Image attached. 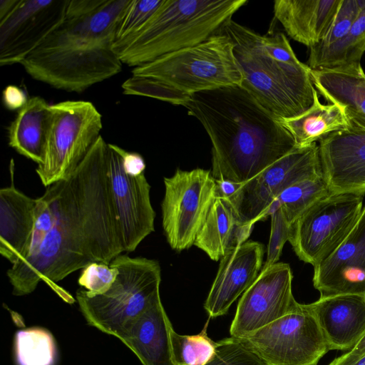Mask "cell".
Listing matches in <instances>:
<instances>
[{"label":"cell","mask_w":365,"mask_h":365,"mask_svg":"<svg viewBox=\"0 0 365 365\" xmlns=\"http://www.w3.org/2000/svg\"><path fill=\"white\" fill-rule=\"evenodd\" d=\"M54 220L38 247L6 272L12 294L33 292L41 280L68 303L58 285L91 262L110 264L124 252L108 167V143L101 135L76 169L49 186Z\"/></svg>","instance_id":"obj_1"},{"label":"cell","mask_w":365,"mask_h":365,"mask_svg":"<svg viewBox=\"0 0 365 365\" xmlns=\"http://www.w3.org/2000/svg\"><path fill=\"white\" fill-rule=\"evenodd\" d=\"M183 107L210 137L216 181L243 184L296 148L278 119L242 86L197 93Z\"/></svg>","instance_id":"obj_2"},{"label":"cell","mask_w":365,"mask_h":365,"mask_svg":"<svg viewBox=\"0 0 365 365\" xmlns=\"http://www.w3.org/2000/svg\"><path fill=\"white\" fill-rule=\"evenodd\" d=\"M130 0H96L81 12L66 11L61 24L20 63L33 78L81 93L121 71L113 50Z\"/></svg>","instance_id":"obj_3"},{"label":"cell","mask_w":365,"mask_h":365,"mask_svg":"<svg viewBox=\"0 0 365 365\" xmlns=\"http://www.w3.org/2000/svg\"><path fill=\"white\" fill-rule=\"evenodd\" d=\"M217 33L227 36L242 75L241 86L277 119L309 109L316 90L311 69L282 33L262 36L232 19Z\"/></svg>","instance_id":"obj_4"},{"label":"cell","mask_w":365,"mask_h":365,"mask_svg":"<svg viewBox=\"0 0 365 365\" xmlns=\"http://www.w3.org/2000/svg\"><path fill=\"white\" fill-rule=\"evenodd\" d=\"M131 73L122 84L124 94L182 106L197 93L242 83L233 44L221 33L134 67Z\"/></svg>","instance_id":"obj_5"},{"label":"cell","mask_w":365,"mask_h":365,"mask_svg":"<svg viewBox=\"0 0 365 365\" xmlns=\"http://www.w3.org/2000/svg\"><path fill=\"white\" fill-rule=\"evenodd\" d=\"M247 0H163L145 26L114 49L122 62L136 67L200 43L217 34Z\"/></svg>","instance_id":"obj_6"},{"label":"cell","mask_w":365,"mask_h":365,"mask_svg":"<svg viewBox=\"0 0 365 365\" xmlns=\"http://www.w3.org/2000/svg\"><path fill=\"white\" fill-rule=\"evenodd\" d=\"M109 265L116 267L118 273L107 292L88 297L80 289L76 297L90 326L118 337L129 323L160 297L161 269L156 260L123 253Z\"/></svg>","instance_id":"obj_7"},{"label":"cell","mask_w":365,"mask_h":365,"mask_svg":"<svg viewBox=\"0 0 365 365\" xmlns=\"http://www.w3.org/2000/svg\"><path fill=\"white\" fill-rule=\"evenodd\" d=\"M102 115L86 101H65L51 105L43 162L36 172L48 186L68 177L101 136Z\"/></svg>","instance_id":"obj_8"},{"label":"cell","mask_w":365,"mask_h":365,"mask_svg":"<svg viewBox=\"0 0 365 365\" xmlns=\"http://www.w3.org/2000/svg\"><path fill=\"white\" fill-rule=\"evenodd\" d=\"M364 195L330 194L309 207L292 225L289 242L299 259L314 267L346 239L363 209Z\"/></svg>","instance_id":"obj_9"},{"label":"cell","mask_w":365,"mask_h":365,"mask_svg":"<svg viewBox=\"0 0 365 365\" xmlns=\"http://www.w3.org/2000/svg\"><path fill=\"white\" fill-rule=\"evenodd\" d=\"M240 339L264 365H317L329 351L306 304Z\"/></svg>","instance_id":"obj_10"},{"label":"cell","mask_w":365,"mask_h":365,"mask_svg":"<svg viewBox=\"0 0 365 365\" xmlns=\"http://www.w3.org/2000/svg\"><path fill=\"white\" fill-rule=\"evenodd\" d=\"M161 202L164 234L170 247L178 252L194 245L217 194V183L210 170L177 169L164 178Z\"/></svg>","instance_id":"obj_11"},{"label":"cell","mask_w":365,"mask_h":365,"mask_svg":"<svg viewBox=\"0 0 365 365\" xmlns=\"http://www.w3.org/2000/svg\"><path fill=\"white\" fill-rule=\"evenodd\" d=\"M322 175L317 143L296 147L258 175L239 185L226 196L237 217L245 225H254L267 217L279 195L301 180Z\"/></svg>","instance_id":"obj_12"},{"label":"cell","mask_w":365,"mask_h":365,"mask_svg":"<svg viewBox=\"0 0 365 365\" xmlns=\"http://www.w3.org/2000/svg\"><path fill=\"white\" fill-rule=\"evenodd\" d=\"M69 0H17L0 18V65L21 63L64 20Z\"/></svg>","instance_id":"obj_13"},{"label":"cell","mask_w":365,"mask_h":365,"mask_svg":"<svg viewBox=\"0 0 365 365\" xmlns=\"http://www.w3.org/2000/svg\"><path fill=\"white\" fill-rule=\"evenodd\" d=\"M292 279L287 263L277 262L261 271L239 300L230 336L242 338L293 310L299 302L292 294Z\"/></svg>","instance_id":"obj_14"},{"label":"cell","mask_w":365,"mask_h":365,"mask_svg":"<svg viewBox=\"0 0 365 365\" xmlns=\"http://www.w3.org/2000/svg\"><path fill=\"white\" fill-rule=\"evenodd\" d=\"M110 190L124 252H133L155 230V212L145 173H127L115 145L108 143Z\"/></svg>","instance_id":"obj_15"},{"label":"cell","mask_w":365,"mask_h":365,"mask_svg":"<svg viewBox=\"0 0 365 365\" xmlns=\"http://www.w3.org/2000/svg\"><path fill=\"white\" fill-rule=\"evenodd\" d=\"M322 175L331 194H365V130L351 127L319 141Z\"/></svg>","instance_id":"obj_16"},{"label":"cell","mask_w":365,"mask_h":365,"mask_svg":"<svg viewBox=\"0 0 365 365\" xmlns=\"http://www.w3.org/2000/svg\"><path fill=\"white\" fill-rule=\"evenodd\" d=\"M313 284L320 297L365 294V205L346 239L314 267Z\"/></svg>","instance_id":"obj_17"},{"label":"cell","mask_w":365,"mask_h":365,"mask_svg":"<svg viewBox=\"0 0 365 365\" xmlns=\"http://www.w3.org/2000/svg\"><path fill=\"white\" fill-rule=\"evenodd\" d=\"M264 245L246 241L225 254L219 268L204 309L209 317L226 314L236 299L253 284L262 268Z\"/></svg>","instance_id":"obj_18"},{"label":"cell","mask_w":365,"mask_h":365,"mask_svg":"<svg viewBox=\"0 0 365 365\" xmlns=\"http://www.w3.org/2000/svg\"><path fill=\"white\" fill-rule=\"evenodd\" d=\"M329 350L349 351L365 334V294L320 297L306 304Z\"/></svg>","instance_id":"obj_19"},{"label":"cell","mask_w":365,"mask_h":365,"mask_svg":"<svg viewBox=\"0 0 365 365\" xmlns=\"http://www.w3.org/2000/svg\"><path fill=\"white\" fill-rule=\"evenodd\" d=\"M9 173L11 184L0 190V254L14 264L29 249L34 227L36 199L15 187L13 159Z\"/></svg>","instance_id":"obj_20"},{"label":"cell","mask_w":365,"mask_h":365,"mask_svg":"<svg viewBox=\"0 0 365 365\" xmlns=\"http://www.w3.org/2000/svg\"><path fill=\"white\" fill-rule=\"evenodd\" d=\"M173 329L159 297L117 338L133 351L143 365H173L170 341Z\"/></svg>","instance_id":"obj_21"},{"label":"cell","mask_w":365,"mask_h":365,"mask_svg":"<svg viewBox=\"0 0 365 365\" xmlns=\"http://www.w3.org/2000/svg\"><path fill=\"white\" fill-rule=\"evenodd\" d=\"M341 3V0H277L273 11L288 36L310 48L327 34Z\"/></svg>","instance_id":"obj_22"},{"label":"cell","mask_w":365,"mask_h":365,"mask_svg":"<svg viewBox=\"0 0 365 365\" xmlns=\"http://www.w3.org/2000/svg\"><path fill=\"white\" fill-rule=\"evenodd\" d=\"M311 75L318 93L344 110L351 127L365 130V73L361 63L311 70Z\"/></svg>","instance_id":"obj_23"},{"label":"cell","mask_w":365,"mask_h":365,"mask_svg":"<svg viewBox=\"0 0 365 365\" xmlns=\"http://www.w3.org/2000/svg\"><path fill=\"white\" fill-rule=\"evenodd\" d=\"M254 225H245L237 217L225 195L218 192L194 245L214 261L247 241Z\"/></svg>","instance_id":"obj_24"},{"label":"cell","mask_w":365,"mask_h":365,"mask_svg":"<svg viewBox=\"0 0 365 365\" xmlns=\"http://www.w3.org/2000/svg\"><path fill=\"white\" fill-rule=\"evenodd\" d=\"M50 116L51 105L43 98H29L8 127L9 146L20 155L41 164Z\"/></svg>","instance_id":"obj_25"},{"label":"cell","mask_w":365,"mask_h":365,"mask_svg":"<svg viewBox=\"0 0 365 365\" xmlns=\"http://www.w3.org/2000/svg\"><path fill=\"white\" fill-rule=\"evenodd\" d=\"M278 120L291 134L298 148L310 145L334 132L351 127L344 110L335 104H322L318 91L314 103L306 111Z\"/></svg>","instance_id":"obj_26"},{"label":"cell","mask_w":365,"mask_h":365,"mask_svg":"<svg viewBox=\"0 0 365 365\" xmlns=\"http://www.w3.org/2000/svg\"><path fill=\"white\" fill-rule=\"evenodd\" d=\"M364 52L365 6L348 33L329 48L309 53L307 65L311 70H317L358 64Z\"/></svg>","instance_id":"obj_27"},{"label":"cell","mask_w":365,"mask_h":365,"mask_svg":"<svg viewBox=\"0 0 365 365\" xmlns=\"http://www.w3.org/2000/svg\"><path fill=\"white\" fill-rule=\"evenodd\" d=\"M330 194L329 187L321 175L301 180L286 188L274 200L269 210L280 207L292 225L313 204Z\"/></svg>","instance_id":"obj_28"},{"label":"cell","mask_w":365,"mask_h":365,"mask_svg":"<svg viewBox=\"0 0 365 365\" xmlns=\"http://www.w3.org/2000/svg\"><path fill=\"white\" fill-rule=\"evenodd\" d=\"M17 365H54L56 348L52 334L41 327L18 331L14 338Z\"/></svg>","instance_id":"obj_29"},{"label":"cell","mask_w":365,"mask_h":365,"mask_svg":"<svg viewBox=\"0 0 365 365\" xmlns=\"http://www.w3.org/2000/svg\"><path fill=\"white\" fill-rule=\"evenodd\" d=\"M210 317L202 331L195 335H181L170 331V351L173 365H205L215 355L217 341L207 335Z\"/></svg>","instance_id":"obj_30"},{"label":"cell","mask_w":365,"mask_h":365,"mask_svg":"<svg viewBox=\"0 0 365 365\" xmlns=\"http://www.w3.org/2000/svg\"><path fill=\"white\" fill-rule=\"evenodd\" d=\"M163 1V0H130L118 25L113 50L139 32Z\"/></svg>","instance_id":"obj_31"},{"label":"cell","mask_w":365,"mask_h":365,"mask_svg":"<svg viewBox=\"0 0 365 365\" xmlns=\"http://www.w3.org/2000/svg\"><path fill=\"white\" fill-rule=\"evenodd\" d=\"M364 6L365 0H341L330 28L319 43L309 48V53L320 52L341 39L348 33Z\"/></svg>","instance_id":"obj_32"},{"label":"cell","mask_w":365,"mask_h":365,"mask_svg":"<svg viewBox=\"0 0 365 365\" xmlns=\"http://www.w3.org/2000/svg\"><path fill=\"white\" fill-rule=\"evenodd\" d=\"M205 365H264L261 360L238 338L217 341L214 357Z\"/></svg>","instance_id":"obj_33"},{"label":"cell","mask_w":365,"mask_h":365,"mask_svg":"<svg viewBox=\"0 0 365 365\" xmlns=\"http://www.w3.org/2000/svg\"><path fill=\"white\" fill-rule=\"evenodd\" d=\"M118 270L103 262H91L81 269L78 279L80 286L85 288L88 297L102 294L107 292L115 282Z\"/></svg>","instance_id":"obj_34"},{"label":"cell","mask_w":365,"mask_h":365,"mask_svg":"<svg viewBox=\"0 0 365 365\" xmlns=\"http://www.w3.org/2000/svg\"><path fill=\"white\" fill-rule=\"evenodd\" d=\"M271 232L267 245L266 261L261 271H264L278 262L283 247L289 241L291 233V225L287 222L280 207L272 209Z\"/></svg>","instance_id":"obj_35"},{"label":"cell","mask_w":365,"mask_h":365,"mask_svg":"<svg viewBox=\"0 0 365 365\" xmlns=\"http://www.w3.org/2000/svg\"><path fill=\"white\" fill-rule=\"evenodd\" d=\"M25 91L15 85H9L3 91L2 101L4 106L11 110L21 109L28 101Z\"/></svg>","instance_id":"obj_36"},{"label":"cell","mask_w":365,"mask_h":365,"mask_svg":"<svg viewBox=\"0 0 365 365\" xmlns=\"http://www.w3.org/2000/svg\"><path fill=\"white\" fill-rule=\"evenodd\" d=\"M364 355H365V334L351 349L335 358L329 365H349Z\"/></svg>","instance_id":"obj_37"},{"label":"cell","mask_w":365,"mask_h":365,"mask_svg":"<svg viewBox=\"0 0 365 365\" xmlns=\"http://www.w3.org/2000/svg\"><path fill=\"white\" fill-rule=\"evenodd\" d=\"M349 365H365V355L359 357L356 361Z\"/></svg>","instance_id":"obj_38"}]
</instances>
